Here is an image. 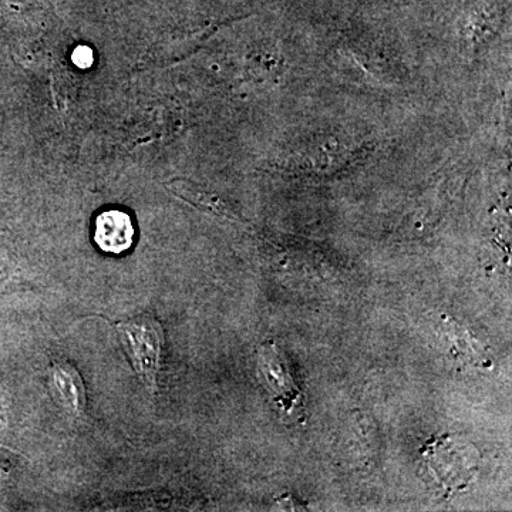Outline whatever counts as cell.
<instances>
[{
    "label": "cell",
    "instance_id": "6da1fadb",
    "mask_svg": "<svg viewBox=\"0 0 512 512\" xmlns=\"http://www.w3.org/2000/svg\"><path fill=\"white\" fill-rule=\"evenodd\" d=\"M481 454L473 443L457 434H444L421 448V474L440 494L463 493L476 480Z\"/></svg>",
    "mask_w": 512,
    "mask_h": 512
},
{
    "label": "cell",
    "instance_id": "7a4b0ae2",
    "mask_svg": "<svg viewBox=\"0 0 512 512\" xmlns=\"http://www.w3.org/2000/svg\"><path fill=\"white\" fill-rule=\"evenodd\" d=\"M138 379L151 394L157 392V379L163 365L164 329L154 316L143 315L116 325Z\"/></svg>",
    "mask_w": 512,
    "mask_h": 512
},
{
    "label": "cell",
    "instance_id": "3957f363",
    "mask_svg": "<svg viewBox=\"0 0 512 512\" xmlns=\"http://www.w3.org/2000/svg\"><path fill=\"white\" fill-rule=\"evenodd\" d=\"M258 369L266 382V386L275 396L276 406L285 416H303V394L296 386L291 369L282 350L269 340L258 350Z\"/></svg>",
    "mask_w": 512,
    "mask_h": 512
},
{
    "label": "cell",
    "instance_id": "277c9868",
    "mask_svg": "<svg viewBox=\"0 0 512 512\" xmlns=\"http://www.w3.org/2000/svg\"><path fill=\"white\" fill-rule=\"evenodd\" d=\"M94 242L107 254H123L134 242V225L130 215L120 210L101 212L94 225Z\"/></svg>",
    "mask_w": 512,
    "mask_h": 512
},
{
    "label": "cell",
    "instance_id": "5b68a950",
    "mask_svg": "<svg viewBox=\"0 0 512 512\" xmlns=\"http://www.w3.org/2000/svg\"><path fill=\"white\" fill-rule=\"evenodd\" d=\"M53 390L67 412L80 416L86 409V390L77 370L66 363H57L50 372Z\"/></svg>",
    "mask_w": 512,
    "mask_h": 512
},
{
    "label": "cell",
    "instance_id": "8992f818",
    "mask_svg": "<svg viewBox=\"0 0 512 512\" xmlns=\"http://www.w3.org/2000/svg\"><path fill=\"white\" fill-rule=\"evenodd\" d=\"M167 187L178 197L184 198L185 201L191 202L192 205L201 208V210L214 212V214L222 215V217L235 218L234 212L229 211L227 205L220 198L214 197L210 192L201 190L197 185L191 184L190 181L175 180Z\"/></svg>",
    "mask_w": 512,
    "mask_h": 512
},
{
    "label": "cell",
    "instance_id": "52a82bcc",
    "mask_svg": "<svg viewBox=\"0 0 512 512\" xmlns=\"http://www.w3.org/2000/svg\"><path fill=\"white\" fill-rule=\"evenodd\" d=\"M93 53L89 47H79V49L74 52V63L80 67H89L92 64Z\"/></svg>",
    "mask_w": 512,
    "mask_h": 512
}]
</instances>
